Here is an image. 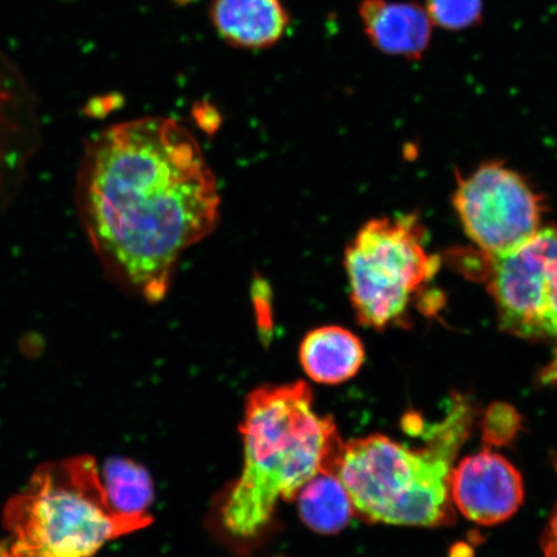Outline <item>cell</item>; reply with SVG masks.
<instances>
[{"label":"cell","mask_w":557,"mask_h":557,"mask_svg":"<svg viewBox=\"0 0 557 557\" xmlns=\"http://www.w3.org/2000/svg\"><path fill=\"white\" fill-rule=\"evenodd\" d=\"M450 496L466 519L491 527L519 511L524 500V482L506 457L485 448L463 458L453 469Z\"/></svg>","instance_id":"ba28073f"},{"label":"cell","mask_w":557,"mask_h":557,"mask_svg":"<svg viewBox=\"0 0 557 557\" xmlns=\"http://www.w3.org/2000/svg\"><path fill=\"white\" fill-rule=\"evenodd\" d=\"M151 522L149 513L111 510L92 457L59 459L40 465L5 504L0 557H92Z\"/></svg>","instance_id":"277c9868"},{"label":"cell","mask_w":557,"mask_h":557,"mask_svg":"<svg viewBox=\"0 0 557 557\" xmlns=\"http://www.w3.org/2000/svg\"><path fill=\"white\" fill-rule=\"evenodd\" d=\"M242 475L222 507L230 533L252 539L273 520L278 500H295L318 473H336L345 443L332 417L313 410L305 382L250 393L240 426Z\"/></svg>","instance_id":"7a4b0ae2"},{"label":"cell","mask_w":557,"mask_h":557,"mask_svg":"<svg viewBox=\"0 0 557 557\" xmlns=\"http://www.w3.org/2000/svg\"><path fill=\"white\" fill-rule=\"evenodd\" d=\"M482 436L487 447H505L510 445L521 429V417L506 403H494L483 417Z\"/></svg>","instance_id":"2e32d148"},{"label":"cell","mask_w":557,"mask_h":557,"mask_svg":"<svg viewBox=\"0 0 557 557\" xmlns=\"http://www.w3.org/2000/svg\"><path fill=\"white\" fill-rule=\"evenodd\" d=\"M475 416L473 404L455 394L447 416L424 435V448H410L383 435L346 443L337 476L351 498L355 513L373 524H453V463L468 441Z\"/></svg>","instance_id":"3957f363"},{"label":"cell","mask_w":557,"mask_h":557,"mask_svg":"<svg viewBox=\"0 0 557 557\" xmlns=\"http://www.w3.org/2000/svg\"><path fill=\"white\" fill-rule=\"evenodd\" d=\"M462 259L465 273L482 278L496 304L500 329L529 341L557 345V230L542 227L504 255Z\"/></svg>","instance_id":"8992f818"},{"label":"cell","mask_w":557,"mask_h":557,"mask_svg":"<svg viewBox=\"0 0 557 557\" xmlns=\"http://www.w3.org/2000/svg\"><path fill=\"white\" fill-rule=\"evenodd\" d=\"M194 116L205 131H215L219 127V113L209 104H198V107H195Z\"/></svg>","instance_id":"ac0fdd59"},{"label":"cell","mask_w":557,"mask_h":557,"mask_svg":"<svg viewBox=\"0 0 557 557\" xmlns=\"http://www.w3.org/2000/svg\"><path fill=\"white\" fill-rule=\"evenodd\" d=\"M37 139L29 90L17 73L0 60V211L17 191Z\"/></svg>","instance_id":"9c48e42d"},{"label":"cell","mask_w":557,"mask_h":557,"mask_svg":"<svg viewBox=\"0 0 557 557\" xmlns=\"http://www.w3.org/2000/svg\"><path fill=\"white\" fill-rule=\"evenodd\" d=\"M75 205L104 275L146 302L163 301L187 249L218 227V181L177 121L117 123L85 146Z\"/></svg>","instance_id":"6da1fadb"},{"label":"cell","mask_w":557,"mask_h":557,"mask_svg":"<svg viewBox=\"0 0 557 557\" xmlns=\"http://www.w3.org/2000/svg\"><path fill=\"white\" fill-rule=\"evenodd\" d=\"M554 466L557 470V455L554 456ZM542 549L545 557H557V506L549 519L546 532L543 534Z\"/></svg>","instance_id":"e0dca14e"},{"label":"cell","mask_w":557,"mask_h":557,"mask_svg":"<svg viewBox=\"0 0 557 557\" xmlns=\"http://www.w3.org/2000/svg\"><path fill=\"white\" fill-rule=\"evenodd\" d=\"M111 510L127 517L148 513L154 485L144 466L123 457L109 458L100 472Z\"/></svg>","instance_id":"5bb4252c"},{"label":"cell","mask_w":557,"mask_h":557,"mask_svg":"<svg viewBox=\"0 0 557 557\" xmlns=\"http://www.w3.org/2000/svg\"><path fill=\"white\" fill-rule=\"evenodd\" d=\"M115 108V96L97 97L87 104L86 114L89 116H103Z\"/></svg>","instance_id":"d6986e66"},{"label":"cell","mask_w":557,"mask_h":557,"mask_svg":"<svg viewBox=\"0 0 557 557\" xmlns=\"http://www.w3.org/2000/svg\"><path fill=\"white\" fill-rule=\"evenodd\" d=\"M209 17L221 39L243 50L276 45L289 25L281 0H213Z\"/></svg>","instance_id":"8fae6325"},{"label":"cell","mask_w":557,"mask_h":557,"mask_svg":"<svg viewBox=\"0 0 557 557\" xmlns=\"http://www.w3.org/2000/svg\"><path fill=\"white\" fill-rule=\"evenodd\" d=\"M359 17L375 50L406 60H421L433 38L424 5L392 0H361Z\"/></svg>","instance_id":"30bf717a"},{"label":"cell","mask_w":557,"mask_h":557,"mask_svg":"<svg viewBox=\"0 0 557 557\" xmlns=\"http://www.w3.org/2000/svg\"><path fill=\"white\" fill-rule=\"evenodd\" d=\"M299 517L311 531L337 534L351 521L355 508L336 473H318L297 494Z\"/></svg>","instance_id":"4fadbf2b"},{"label":"cell","mask_w":557,"mask_h":557,"mask_svg":"<svg viewBox=\"0 0 557 557\" xmlns=\"http://www.w3.org/2000/svg\"><path fill=\"white\" fill-rule=\"evenodd\" d=\"M541 381L543 383H546V385H549V383L557 382V345L555 348V354L552 363H549L546 367L545 371L542 372Z\"/></svg>","instance_id":"ffe728a7"},{"label":"cell","mask_w":557,"mask_h":557,"mask_svg":"<svg viewBox=\"0 0 557 557\" xmlns=\"http://www.w3.org/2000/svg\"><path fill=\"white\" fill-rule=\"evenodd\" d=\"M433 25L448 32L472 29L483 23V0H426L424 3Z\"/></svg>","instance_id":"9a60e30c"},{"label":"cell","mask_w":557,"mask_h":557,"mask_svg":"<svg viewBox=\"0 0 557 557\" xmlns=\"http://www.w3.org/2000/svg\"><path fill=\"white\" fill-rule=\"evenodd\" d=\"M366 360V348L352 332L325 325L306 334L299 346V361L310 380L338 385L351 380Z\"/></svg>","instance_id":"7c38bea8"},{"label":"cell","mask_w":557,"mask_h":557,"mask_svg":"<svg viewBox=\"0 0 557 557\" xmlns=\"http://www.w3.org/2000/svg\"><path fill=\"white\" fill-rule=\"evenodd\" d=\"M453 205L466 235L485 255H504L542 228L545 201L517 171L503 163L478 166L458 178Z\"/></svg>","instance_id":"52a82bcc"},{"label":"cell","mask_w":557,"mask_h":557,"mask_svg":"<svg viewBox=\"0 0 557 557\" xmlns=\"http://www.w3.org/2000/svg\"><path fill=\"white\" fill-rule=\"evenodd\" d=\"M426 228L413 214L368 221L345 250L350 301L361 325H404L434 281L441 259L430 253Z\"/></svg>","instance_id":"5b68a950"}]
</instances>
